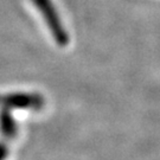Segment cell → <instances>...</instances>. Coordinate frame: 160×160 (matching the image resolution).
Returning a JSON list of instances; mask_svg holds the SVG:
<instances>
[{
	"mask_svg": "<svg viewBox=\"0 0 160 160\" xmlns=\"http://www.w3.org/2000/svg\"><path fill=\"white\" fill-rule=\"evenodd\" d=\"M31 1L43 18L55 43L59 48L68 46L70 43V36L68 30L64 28L63 20L55 6V2L52 0H31Z\"/></svg>",
	"mask_w": 160,
	"mask_h": 160,
	"instance_id": "6da1fadb",
	"label": "cell"
},
{
	"mask_svg": "<svg viewBox=\"0 0 160 160\" xmlns=\"http://www.w3.org/2000/svg\"><path fill=\"white\" fill-rule=\"evenodd\" d=\"M0 102L7 106H16V107H40L43 103V98L36 94H8V95H0Z\"/></svg>",
	"mask_w": 160,
	"mask_h": 160,
	"instance_id": "7a4b0ae2",
	"label": "cell"
}]
</instances>
